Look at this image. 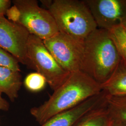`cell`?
Masks as SVG:
<instances>
[{"label":"cell","mask_w":126,"mask_h":126,"mask_svg":"<svg viewBox=\"0 0 126 126\" xmlns=\"http://www.w3.org/2000/svg\"><path fill=\"white\" fill-rule=\"evenodd\" d=\"M101 85L85 73L79 71L67 79L42 104L30 109V113L41 125L54 115L78 105L102 92Z\"/></svg>","instance_id":"1"},{"label":"cell","mask_w":126,"mask_h":126,"mask_svg":"<svg viewBox=\"0 0 126 126\" xmlns=\"http://www.w3.org/2000/svg\"><path fill=\"white\" fill-rule=\"evenodd\" d=\"M121 60L108 31L97 28L84 40L80 71L101 85L112 75Z\"/></svg>","instance_id":"2"},{"label":"cell","mask_w":126,"mask_h":126,"mask_svg":"<svg viewBox=\"0 0 126 126\" xmlns=\"http://www.w3.org/2000/svg\"><path fill=\"white\" fill-rule=\"evenodd\" d=\"M48 10L59 32L85 40L98 28L84 0H54Z\"/></svg>","instance_id":"3"},{"label":"cell","mask_w":126,"mask_h":126,"mask_svg":"<svg viewBox=\"0 0 126 126\" xmlns=\"http://www.w3.org/2000/svg\"><path fill=\"white\" fill-rule=\"evenodd\" d=\"M27 57L33 69L45 78L52 90L66 81L71 73L64 70L47 49L44 41L30 34L27 44Z\"/></svg>","instance_id":"4"},{"label":"cell","mask_w":126,"mask_h":126,"mask_svg":"<svg viewBox=\"0 0 126 126\" xmlns=\"http://www.w3.org/2000/svg\"><path fill=\"white\" fill-rule=\"evenodd\" d=\"M12 2L20 12L18 23L23 26L30 34L44 40L59 32L50 11L40 7L37 0H14Z\"/></svg>","instance_id":"5"},{"label":"cell","mask_w":126,"mask_h":126,"mask_svg":"<svg viewBox=\"0 0 126 126\" xmlns=\"http://www.w3.org/2000/svg\"><path fill=\"white\" fill-rule=\"evenodd\" d=\"M43 41L47 49L64 70L71 73L80 71L84 40L59 32Z\"/></svg>","instance_id":"6"},{"label":"cell","mask_w":126,"mask_h":126,"mask_svg":"<svg viewBox=\"0 0 126 126\" xmlns=\"http://www.w3.org/2000/svg\"><path fill=\"white\" fill-rule=\"evenodd\" d=\"M30 33L18 23L0 16V47L12 55L19 62L32 68L27 57V44Z\"/></svg>","instance_id":"7"},{"label":"cell","mask_w":126,"mask_h":126,"mask_svg":"<svg viewBox=\"0 0 126 126\" xmlns=\"http://www.w3.org/2000/svg\"><path fill=\"white\" fill-rule=\"evenodd\" d=\"M98 28L108 31L126 21V0H85Z\"/></svg>","instance_id":"8"},{"label":"cell","mask_w":126,"mask_h":126,"mask_svg":"<svg viewBox=\"0 0 126 126\" xmlns=\"http://www.w3.org/2000/svg\"><path fill=\"white\" fill-rule=\"evenodd\" d=\"M105 95L102 91L74 108L50 118L39 126H72L86 113L103 103Z\"/></svg>","instance_id":"9"},{"label":"cell","mask_w":126,"mask_h":126,"mask_svg":"<svg viewBox=\"0 0 126 126\" xmlns=\"http://www.w3.org/2000/svg\"><path fill=\"white\" fill-rule=\"evenodd\" d=\"M20 72L0 66V92L12 102L18 98L23 84Z\"/></svg>","instance_id":"10"},{"label":"cell","mask_w":126,"mask_h":126,"mask_svg":"<svg viewBox=\"0 0 126 126\" xmlns=\"http://www.w3.org/2000/svg\"><path fill=\"white\" fill-rule=\"evenodd\" d=\"M102 91L111 96H126V63L121 60L112 75L101 84Z\"/></svg>","instance_id":"11"},{"label":"cell","mask_w":126,"mask_h":126,"mask_svg":"<svg viewBox=\"0 0 126 126\" xmlns=\"http://www.w3.org/2000/svg\"><path fill=\"white\" fill-rule=\"evenodd\" d=\"M105 105L108 117L114 125H126V96L115 97L106 94Z\"/></svg>","instance_id":"12"},{"label":"cell","mask_w":126,"mask_h":126,"mask_svg":"<svg viewBox=\"0 0 126 126\" xmlns=\"http://www.w3.org/2000/svg\"><path fill=\"white\" fill-rule=\"evenodd\" d=\"M108 120L104 100L103 103L86 113L72 126H107Z\"/></svg>","instance_id":"13"},{"label":"cell","mask_w":126,"mask_h":126,"mask_svg":"<svg viewBox=\"0 0 126 126\" xmlns=\"http://www.w3.org/2000/svg\"><path fill=\"white\" fill-rule=\"evenodd\" d=\"M108 32L122 60L126 63V30L121 25L113 27Z\"/></svg>","instance_id":"14"},{"label":"cell","mask_w":126,"mask_h":126,"mask_svg":"<svg viewBox=\"0 0 126 126\" xmlns=\"http://www.w3.org/2000/svg\"><path fill=\"white\" fill-rule=\"evenodd\" d=\"M23 84L28 91L32 93H37L45 89L47 82L44 77L36 72L28 74Z\"/></svg>","instance_id":"15"},{"label":"cell","mask_w":126,"mask_h":126,"mask_svg":"<svg viewBox=\"0 0 126 126\" xmlns=\"http://www.w3.org/2000/svg\"><path fill=\"white\" fill-rule=\"evenodd\" d=\"M18 60L8 52L0 47V66L9 68L16 71L21 72Z\"/></svg>","instance_id":"16"},{"label":"cell","mask_w":126,"mask_h":126,"mask_svg":"<svg viewBox=\"0 0 126 126\" xmlns=\"http://www.w3.org/2000/svg\"><path fill=\"white\" fill-rule=\"evenodd\" d=\"M20 12L18 8L13 5L7 10L6 16L8 17V19L15 23H18L20 17Z\"/></svg>","instance_id":"17"},{"label":"cell","mask_w":126,"mask_h":126,"mask_svg":"<svg viewBox=\"0 0 126 126\" xmlns=\"http://www.w3.org/2000/svg\"><path fill=\"white\" fill-rule=\"evenodd\" d=\"M12 1L10 0H0V16H5L7 10L11 6Z\"/></svg>","instance_id":"18"},{"label":"cell","mask_w":126,"mask_h":126,"mask_svg":"<svg viewBox=\"0 0 126 126\" xmlns=\"http://www.w3.org/2000/svg\"><path fill=\"white\" fill-rule=\"evenodd\" d=\"M2 93L0 92V110L8 111L10 108V105L9 102L4 99L2 96Z\"/></svg>","instance_id":"19"},{"label":"cell","mask_w":126,"mask_h":126,"mask_svg":"<svg viewBox=\"0 0 126 126\" xmlns=\"http://www.w3.org/2000/svg\"><path fill=\"white\" fill-rule=\"evenodd\" d=\"M41 2L42 3L43 5L45 6L47 8V9H49L50 7V5L51 4L52 0H40Z\"/></svg>","instance_id":"20"},{"label":"cell","mask_w":126,"mask_h":126,"mask_svg":"<svg viewBox=\"0 0 126 126\" xmlns=\"http://www.w3.org/2000/svg\"><path fill=\"white\" fill-rule=\"evenodd\" d=\"M107 126H113V122H112L109 118V120H108V123Z\"/></svg>","instance_id":"21"},{"label":"cell","mask_w":126,"mask_h":126,"mask_svg":"<svg viewBox=\"0 0 126 126\" xmlns=\"http://www.w3.org/2000/svg\"><path fill=\"white\" fill-rule=\"evenodd\" d=\"M122 26H123V28H124V29L126 30V21L124 22V23H123V24H122Z\"/></svg>","instance_id":"22"},{"label":"cell","mask_w":126,"mask_h":126,"mask_svg":"<svg viewBox=\"0 0 126 126\" xmlns=\"http://www.w3.org/2000/svg\"><path fill=\"white\" fill-rule=\"evenodd\" d=\"M113 126H126V125H114L113 124Z\"/></svg>","instance_id":"23"}]
</instances>
